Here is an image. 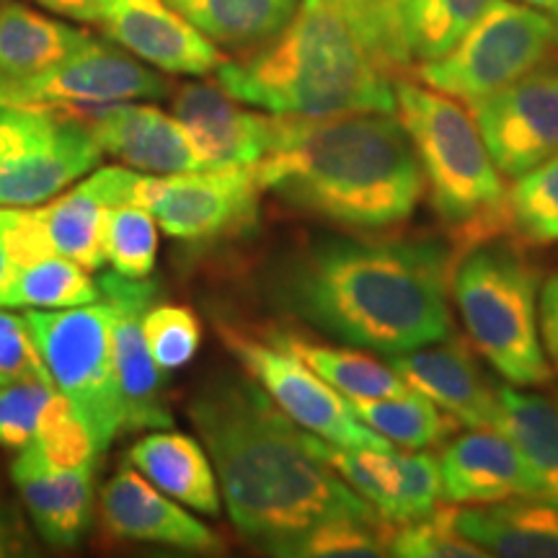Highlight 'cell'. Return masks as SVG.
<instances>
[{
  "instance_id": "6da1fadb",
  "label": "cell",
  "mask_w": 558,
  "mask_h": 558,
  "mask_svg": "<svg viewBox=\"0 0 558 558\" xmlns=\"http://www.w3.org/2000/svg\"><path fill=\"white\" fill-rule=\"evenodd\" d=\"M452 254L437 239H316L264 271L271 308L383 357L450 337Z\"/></svg>"
},
{
  "instance_id": "7a4b0ae2",
  "label": "cell",
  "mask_w": 558,
  "mask_h": 558,
  "mask_svg": "<svg viewBox=\"0 0 558 558\" xmlns=\"http://www.w3.org/2000/svg\"><path fill=\"white\" fill-rule=\"evenodd\" d=\"M228 514L243 538L275 556L277 548L339 518H378L373 507L308 448V432L235 373H218L190 401Z\"/></svg>"
},
{
  "instance_id": "3957f363",
  "label": "cell",
  "mask_w": 558,
  "mask_h": 558,
  "mask_svg": "<svg viewBox=\"0 0 558 558\" xmlns=\"http://www.w3.org/2000/svg\"><path fill=\"white\" fill-rule=\"evenodd\" d=\"M409 65L403 37L365 0H300L275 37L222 62L218 86L271 114H393L396 81Z\"/></svg>"
},
{
  "instance_id": "277c9868",
  "label": "cell",
  "mask_w": 558,
  "mask_h": 558,
  "mask_svg": "<svg viewBox=\"0 0 558 558\" xmlns=\"http://www.w3.org/2000/svg\"><path fill=\"white\" fill-rule=\"evenodd\" d=\"M256 173L284 205L349 230L399 228L427 192L409 132L386 111L282 114L279 145Z\"/></svg>"
},
{
  "instance_id": "5b68a950",
  "label": "cell",
  "mask_w": 558,
  "mask_h": 558,
  "mask_svg": "<svg viewBox=\"0 0 558 558\" xmlns=\"http://www.w3.org/2000/svg\"><path fill=\"white\" fill-rule=\"evenodd\" d=\"M396 117L422 163L432 207L452 235L471 246L505 233V179L469 111L435 88L399 78Z\"/></svg>"
},
{
  "instance_id": "8992f818",
  "label": "cell",
  "mask_w": 558,
  "mask_h": 558,
  "mask_svg": "<svg viewBox=\"0 0 558 558\" xmlns=\"http://www.w3.org/2000/svg\"><path fill=\"white\" fill-rule=\"evenodd\" d=\"M450 288L473 349L514 388L554 378L541 337V277L518 243L476 241L452 262Z\"/></svg>"
},
{
  "instance_id": "52a82bcc",
  "label": "cell",
  "mask_w": 558,
  "mask_h": 558,
  "mask_svg": "<svg viewBox=\"0 0 558 558\" xmlns=\"http://www.w3.org/2000/svg\"><path fill=\"white\" fill-rule=\"evenodd\" d=\"M558 58V19L514 0H494L442 58L418 62L424 86L465 107Z\"/></svg>"
},
{
  "instance_id": "ba28073f",
  "label": "cell",
  "mask_w": 558,
  "mask_h": 558,
  "mask_svg": "<svg viewBox=\"0 0 558 558\" xmlns=\"http://www.w3.org/2000/svg\"><path fill=\"white\" fill-rule=\"evenodd\" d=\"M24 318L58 393L73 403L99 450L107 452L124 432L111 352V303L104 298L78 308H32Z\"/></svg>"
},
{
  "instance_id": "9c48e42d",
  "label": "cell",
  "mask_w": 558,
  "mask_h": 558,
  "mask_svg": "<svg viewBox=\"0 0 558 558\" xmlns=\"http://www.w3.org/2000/svg\"><path fill=\"white\" fill-rule=\"evenodd\" d=\"M101 148L81 114L0 107V207H34L96 169Z\"/></svg>"
},
{
  "instance_id": "30bf717a",
  "label": "cell",
  "mask_w": 558,
  "mask_h": 558,
  "mask_svg": "<svg viewBox=\"0 0 558 558\" xmlns=\"http://www.w3.org/2000/svg\"><path fill=\"white\" fill-rule=\"evenodd\" d=\"M222 344L264 393L288 414L300 429L347 448H396L390 439L369 429L349 407V399L326 383L316 369L271 339L251 337L243 329L218 320Z\"/></svg>"
},
{
  "instance_id": "8fae6325",
  "label": "cell",
  "mask_w": 558,
  "mask_h": 558,
  "mask_svg": "<svg viewBox=\"0 0 558 558\" xmlns=\"http://www.w3.org/2000/svg\"><path fill=\"white\" fill-rule=\"evenodd\" d=\"M171 83L128 50L90 39L58 65L19 81H0V107L60 109L73 114L122 101L163 99Z\"/></svg>"
},
{
  "instance_id": "7c38bea8",
  "label": "cell",
  "mask_w": 558,
  "mask_h": 558,
  "mask_svg": "<svg viewBox=\"0 0 558 558\" xmlns=\"http://www.w3.org/2000/svg\"><path fill=\"white\" fill-rule=\"evenodd\" d=\"M262 181L256 166L140 177L132 202L143 205L177 241H213L256 220Z\"/></svg>"
},
{
  "instance_id": "4fadbf2b",
  "label": "cell",
  "mask_w": 558,
  "mask_h": 558,
  "mask_svg": "<svg viewBox=\"0 0 558 558\" xmlns=\"http://www.w3.org/2000/svg\"><path fill=\"white\" fill-rule=\"evenodd\" d=\"M478 135L501 177L522 173L558 156V65L530 70L497 94L469 104Z\"/></svg>"
},
{
  "instance_id": "5bb4252c",
  "label": "cell",
  "mask_w": 558,
  "mask_h": 558,
  "mask_svg": "<svg viewBox=\"0 0 558 558\" xmlns=\"http://www.w3.org/2000/svg\"><path fill=\"white\" fill-rule=\"evenodd\" d=\"M99 288L101 298H107L114 308L111 352L122 403V427L171 429L173 416L163 396V378L143 333V316L156 303L158 284L153 279H128L117 271H104Z\"/></svg>"
},
{
  "instance_id": "9a60e30c",
  "label": "cell",
  "mask_w": 558,
  "mask_h": 558,
  "mask_svg": "<svg viewBox=\"0 0 558 558\" xmlns=\"http://www.w3.org/2000/svg\"><path fill=\"white\" fill-rule=\"evenodd\" d=\"M308 448L390 525L424 518L439 501H445L439 463L429 452L347 448L311 432Z\"/></svg>"
},
{
  "instance_id": "2e32d148",
  "label": "cell",
  "mask_w": 558,
  "mask_h": 558,
  "mask_svg": "<svg viewBox=\"0 0 558 558\" xmlns=\"http://www.w3.org/2000/svg\"><path fill=\"white\" fill-rule=\"evenodd\" d=\"M173 117L190 132L207 169L256 166L282 137V114H262L209 83H184L173 96Z\"/></svg>"
},
{
  "instance_id": "e0dca14e",
  "label": "cell",
  "mask_w": 558,
  "mask_h": 558,
  "mask_svg": "<svg viewBox=\"0 0 558 558\" xmlns=\"http://www.w3.org/2000/svg\"><path fill=\"white\" fill-rule=\"evenodd\" d=\"M111 41L171 75L218 73L226 54L169 0H109L101 19Z\"/></svg>"
},
{
  "instance_id": "ac0fdd59",
  "label": "cell",
  "mask_w": 558,
  "mask_h": 558,
  "mask_svg": "<svg viewBox=\"0 0 558 558\" xmlns=\"http://www.w3.org/2000/svg\"><path fill=\"white\" fill-rule=\"evenodd\" d=\"M388 365L411 390L435 401L458 424L471 429H494L499 386L486 378L469 341L450 333L435 344L393 354L388 357Z\"/></svg>"
},
{
  "instance_id": "d6986e66",
  "label": "cell",
  "mask_w": 558,
  "mask_h": 558,
  "mask_svg": "<svg viewBox=\"0 0 558 558\" xmlns=\"http://www.w3.org/2000/svg\"><path fill=\"white\" fill-rule=\"evenodd\" d=\"M101 518L117 538L169 546L192 554H218L220 535L150 484L137 469H122L101 488Z\"/></svg>"
},
{
  "instance_id": "ffe728a7",
  "label": "cell",
  "mask_w": 558,
  "mask_h": 558,
  "mask_svg": "<svg viewBox=\"0 0 558 558\" xmlns=\"http://www.w3.org/2000/svg\"><path fill=\"white\" fill-rule=\"evenodd\" d=\"M442 499L458 507L512 497H543L538 478L518 445L499 429H471L445 445L437 458Z\"/></svg>"
},
{
  "instance_id": "44dd1931",
  "label": "cell",
  "mask_w": 558,
  "mask_h": 558,
  "mask_svg": "<svg viewBox=\"0 0 558 558\" xmlns=\"http://www.w3.org/2000/svg\"><path fill=\"white\" fill-rule=\"evenodd\" d=\"M81 117L88 122L101 153L120 158L132 169L153 177L207 169L184 124L150 104L122 101Z\"/></svg>"
},
{
  "instance_id": "7402d4cb",
  "label": "cell",
  "mask_w": 558,
  "mask_h": 558,
  "mask_svg": "<svg viewBox=\"0 0 558 558\" xmlns=\"http://www.w3.org/2000/svg\"><path fill=\"white\" fill-rule=\"evenodd\" d=\"M140 173L120 166H107L94 177L81 181L75 190L37 207L45 222L54 254L78 262L88 271H99L107 264L104 256V226L111 205L132 202Z\"/></svg>"
},
{
  "instance_id": "603a6c76",
  "label": "cell",
  "mask_w": 558,
  "mask_h": 558,
  "mask_svg": "<svg viewBox=\"0 0 558 558\" xmlns=\"http://www.w3.org/2000/svg\"><path fill=\"white\" fill-rule=\"evenodd\" d=\"M456 525L488 556L558 558V505L550 499L512 497L458 507Z\"/></svg>"
},
{
  "instance_id": "cb8c5ba5",
  "label": "cell",
  "mask_w": 558,
  "mask_h": 558,
  "mask_svg": "<svg viewBox=\"0 0 558 558\" xmlns=\"http://www.w3.org/2000/svg\"><path fill=\"white\" fill-rule=\"evenodd\" d=\"M130 463L179 505L209 518L220 514L218 473L194 437L169 429L153 432L132 445Z\"/></svg>"
},
{
  "instance_id": "d4e9b609",
  "label": "cell",
  "mask_w": 558,
  "mask_h": 558,
  "mask_svg": "<svg viewBox=\"0 0 558 558\" xmlns=\"http://www.w3.org/2000/svg\"><path fill=\"white\" fill-rule=\"evenodd\" d=\"M39 535L50 546H78L94 514L96 465L13 476Z\"/></svg>"
},
{
  "instance_id": "484cf974",
  "label": "cell",
  "mask_w": 558,
  "mask_h": 558,
  "mask_svg": "<svg viewBox=\"0 0 558 558\" xmlns=\"http://www.w3.org/2000/svg\"><path fill=\"white\" fill-rule=\"evenodd\" d=\"M90 34L47 19L24 3L0 5V81H19L68 60Z\"/></svg>"
},
{
  "instance_id": "4316f807",
  "label": "cell",
  "mask_w": 558,
  "mask_h": 558,
  "mask_svg": "<svg viewBox=\"0 0 558 558\" xmlns=\"http://www.w3.org/2000/svg\"><path fill=\"white\" fill-rule=\"evenodd\" d=\"M497 401L494 429L518 445L538 478L543 499L558 505V407L538 393L509 386L497 388Z\"/></svg>"
},
{
  "instance_id": "83f0119b",
  "label": "cell",
  "mask_w": 558,
  "mask_h": 558,
  "mask_svg": "<svg viewBox=\"0 0 558 558\" xmlns=\"http://www.w3.org/2000/svg\"><path fill=\"white\" fill-rule=\"evenodd\" d=\"M269 339L316 369L320 378L331 383L347 399H390L411 390L393 367L383 365L365 349L316 344L292 331H271Z\"/></svg>"
},
{
  "instance_id": "f1b7e54d",
  "label": "cell",
  "mask_w": 558,
  "mask_h": 558,
  "mask_svg": "<svg viewBox=\"0 0 558 558\" xmlns=\"http://www.w3.org/2000/svg\"><path fill=\"white\" fill-rule=\"evenodd\" d=\"M218 47L254 50L292 19L300 0H169Z\"/></svg>"
},
{
  "instance_id": "f546056e",
  "label": "cell",
  "mask_w": 558,
  "mask_h": 558,
  "mask_svg": "<svg viewBox=\"0 0 558 558\" xmlns=\"http://www.w3.org/2000/svg\"><path fill=\"white\" fill-rule=\"evenodd\" d=\"M101 450L90 435L88 424L83 422L65 396L54 393L41 414L37 435L13 460L11 476L73 471L81 465H96Z\"/></svg>"
},
{
  "instance_id": "4dcf8cb0",
  "label": "cell",
  "mask_w": 558,
  "mask_h": 558,
  "mask_svg": "<svg viewBox=\"0 0 558 558\" xmlns=\"http://www.w3.org/2000/svg\"><path fill=\"white\" fill-rule=\"evenodd\" d=\"M349 407L369 429L407 450L435 448L458 429V422L448 411L416 390L390 399H349Z\"/></svg>"
},
{
  "instance_id": "1f68e13d",
  "label": "cell",
  "mask_w": 558,
  "mask_h": 558,
  "mask_svg": "<svg viewBox=\"0 0 558 558\" xmlns=\"http://www.w3.org/2000/svg\"><path fill=\"white\" fill-rule=\"evenodd\" d=\"M494 0H399L403 41L411 62L442 58L463 39Z\"/></svg>"
},
{
  "instance_id": "d6a6232c",
  "label": "cell",
  "mask_w": 558,
  "mask_h": 558,
  "mask_svg": "<svg viewBox=\"0 0 558 558\" xmlns=\"http://www.w3.org/2000/svg\"><path fill=\"white\" fill-rule=\"evenodd\" d=\"M96 300H101V288L88 269L68 256L52 254L16 271L9 308L60 311Z\"/></svg>"
},
{
  "instance_id": "836d02e7",
  "label": "cell",
  "mask_w": 558,
  "mask_h": 558,
  "mask_svg": "<svg viewBox=\"0 0 558 558\" xmlns=\"http://www.w3.org/2000/svg\"><path fill=\"white\" fill-rule=\"evenodd\" d=\"M505 230L530 246L558 243V156L514 179L505 199Z\"/></svg>"
},
{
  "instance_id": "e575fe53",
  "label": "cell",
  "mask_w": 558,
  "mask_h": 558,
  "mask_svg": "<svg viewBox=\"0 0 558 558\" xmlns=\"http://www.w3.org/2000/svg\"><path fill=\"white\" fill-rule=\"evenodd\" d=\"M390 522L380 518H339L318 522L277 548L284 558H380L388 556Z\"/></svg>"
},
{
  "instance_id": "d590c367",
  "label": "cell",
  "mask_w": 558,
  "mask_h": 558,
  "mask_svg": "<svg viewBox=\"0 0 558 558\" xmlns=\"http://www.w3.org/2000/svg\"><path fill=\"white\" fill-rule=\"evenodd\" d=\"M104 256L111 271L128 279H148L158 259V222L137 202L111 205L104 226Z\"/></svg>"
},
{
  "instance_id": "8d00e7d4",
  "label": "cell",
  "mask_w": 558,
  "mask_h": 558,
  "mask_svg": "<svg viewBox=\"0 0 558 558\" xmlns=\"http://www.w3.org/2000/svg\"><path fill=\"white\" fill-rule=\"evenodd\" d=\"M458 505L439 501L424 518L390 525L388 556L399 558H486L478 543L465 538L456 525Z\"/></svg>"
},
{
  "instance_id": "74e56055",
  "label": "cell",
  "mask_w": 558,
  "mask_h": 558,
  "mask_svg": "<svg viewBox=\"0 0 558 558\" xmlns=\"http://www.w3.org/2000/svg\"><path fill=\"white\" fill-rule=\"evenodd\" d=\"M143 333L160 369L190 365L202 347V324L186 305L153 303L143 316Z\"/></svg>"
},
{
  "instance_id": "f35d334b",
  "label": "cell",
  "mask_w": 558,
  "mask_h": 558,
  "mask_svg": "<svg viewBox=\"0 0 558 558\" xmlns=\"http://www.w3.org/2000/svg\"><path fill=\"white\" fill-rule=\"evenodd\" d=\"M54 393L58 388L41 380H21L0 388V448H26Z\"/></svg>"
},
{
  "instance_id": "ab89813d",
  "label": "cell",
  "mask_w": 558,
  "mask_h": 558,
  "mask_svg": "<svg viewBox=\"0 0 558 558\" xmlns=\"http://www.w3.org/2000/svg\"><path fill=\"white\" fill-rule=\"evenodd\" d=\"M21 380L52 383L26 318L0 308V388Z\"/></svg>"
},
{
  "instance_id": "60d3db41",
  "label": "cell",
  "mask_w": 558,
  "mask_h": 558,
  "mask_svg": "<svg viewBox=\"0 0 558 558\" xmlns=\"http://www.w3.org/2000/svg\"><path fill=\"white\" fill-rule=\"evenodd\" d=\"M538 311H541L543 347H546L548 357L554 360L558 367V271L548 279L546 288H543Z\"/></svg>"
},
{
  "instance_id": "b9f144b4",
  "label": "cell",
  "mask_w": 558,
  "mask_h": 558,
  "mask_svg": "<svg viewBox=\"0 0 558 558\" xmlns=\"http://www.w3.org/2000/svg\"><path fill=\"white\" fill-rule=\"evenodd\" d=\"M37 3L60 16L83 21V24H101L109 0H37Z\"/></svg>"
},
{
  "instance_id": "7bdbcfd3",
  "label": "cell",
  "mask_w": 558,
  "mask_h": 558,
  "mask_svg": "<svg viewBox=\"0 0 558 558\" xmlns=\"http://www.w3.org/2000/svg\"><path fill=\"white\" fill-rule=\"evenodd\" d=\"M3 220H5V207H0V308H9L11 303V290L13 279H16V264H13L9 246H5V233H3Z\"/></svg>"
},
{
  "instance_id": "ee69618b",
  "label": "cell",
  "mask_w": 558,
  "mask_h": 558,
  "mask_svg": "<svg viewBox=\"0 0 558 558\" xmlns=\"http://www.w3.org/2000/svg\"><path fill=\"white\" fill-rule=\"evenodd\" d=\"M365 3L369 5V9H373L375 13H378V16L386 21L388 26H393L396 32L401 34L403 37V32H401V19H399V0H365ZM403 45H407V41H403Z\"/></svg>"
},
{
  "instance_id": "f6af8a7d",
  "label": "cell",
  "mask_w": 558,
  "mask_h": 558,
  "mask_svg": "<svg viewBox=\"0 0 558 558\" xmlns=\"http://www.w3.org/2000/svg\"><path fill=\"white\" fill-rule=\"evenodd\" d=\"M13 554H21L16 527H13L9 514L0 512V556H13Z\"/></svg>"
},
{
  "instance_id": "bcb514c9",
  "label": "cell",
  "mask_w": 558,
  "mask_h": 558,
  "mask_svg": "<svg viewBox=\"0 0 558 558\" xmlns=\"http://www.w3.org/2000/svg\"><path fill=\"white\" fill-rule=\"evenodd\" d=\"M520 3H527V5H533V9L546 11V13H550V16L558 19V0H520Z\"/></svg>"
}]
</instances>
